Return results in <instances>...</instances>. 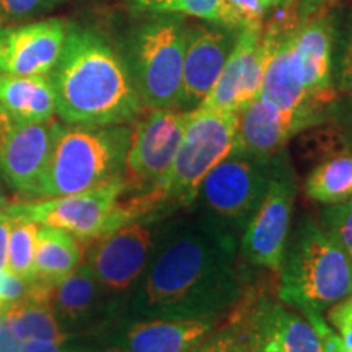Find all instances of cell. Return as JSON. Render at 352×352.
Masks as SVG:
<instances>
[{
	"label": "cell",
	"instance_id": "cell-38",
	"mask_svg": "<svg viewBox=\"0 0 352 352\" xmlns=\"http://www.w3.org/2000/svg\"><path fill=\"white\" fill-rule=\"evenodd\" d=\"M65 342L52 341H28L21 347V352H85L76 347H65Z\"/></svg>",
	"mask_w": 352,
	"mask_h": 352
},
{
	"label": "cell",
	"instance_id": "cell-4",
	"mask_svg": "<svg viewBox=\"0 0 352 352\" xmlns=\"http://www.w3.org/2000/svg\"><path fill=\"white\" fill-rule=\"evenodd\" d=\"M279 276V298L305 316L321 315L352 294V263L310 219L287 239Z\"/></svg>",
	"mask_w": 352,
	"mask_h": 352
},
{
	"label": "cell",
	"instance_id": "cell-40",
	"mask_svg": "<svg viewBox=\"0 0 352 352\" xmlns=\"http://www.w3.org/2000/svg\"><path fill=\"white\" fill-rule=\"evenodd\" d=\"M342 121H344V131L346 135L352 138V95H347V100L344 101L342 107Z\"/></svg>",
	"mask_w": 352,
	"mask_h": 352
},
{
	"label": "cell",
	"instance_id": "cell-8",
	"mask_svg": "<svg viewBox=\"0 0 352 352\" xmlns=\"http://www.w3.org/2000/svg\"><path fill=\"white\" fill-rule=\"evenodd\" d=\"M126 189L124 175H118L88 191L12 204L3 212L33 220L38 226L63 228L78 240H98L109 233L113 210Z\"/></svg>",
	"mask_w": 352,
	"mask_h": 352
},
{
	"label": "cell",
	"instance_id": "cell-43",
	"mask_svg": "<svg viewBox=\"0 0 352 352\" xmlns=\"http://www.w3.org/2000/svg\"><path fill=\"white\" fill-rule=\"evenodd\" d=\"M104 352H127V351L120 349V347H111V349H107Z\"/></svg>",
	"mask_w": 352,
	"mask_h": 352
},
{
	"label": "cell",
	"instance_id": "cell-36",
	"mask_svg": "<svg viewBox=\"0 0 352 352\" xmlns=\"http://www.w3.org/2000/svg\"><path fill=\"white\" fill-rule=\"evenodd\" d=\"M308 320L311 321L316 331H318L320 338H321V352H347L342 346V342L340 340L336 333L329 328V324L327 323V320L323 318L321 315H308Z\"/></svg>",
	"mask_w": 352,
	"mask_h": 352
},
{
	"label": "cell",
	"instance_id": "cell-9",
	"mask_svg": "<svg viewBox=\"0 0 352 352\" xmlns=\"http://www.w3.org/2000/svg\"><path fill=\"white\" fill-rule=\"evenodd\" d=\"M228 328L250 352H321V338L310 320L263 296L236 303Z\"/></svg>",
	"mask_w": 352,
	"mask_h": 352
},
{
	"label": "cell",
	"instance_id": "cell-15",
	"mask_svg": "<svg viewBox=\"0 0 352 352\" xmlns=\"http://www.w3.org/2000/svg\"><path fill=\"white\" fill-rule=\"evenodd\" d=\"M153 248L152 227L132 222L98 239L87 264L101 287L121 292L139 279Z\"/></svg>",
	"mask_w": 352,
	"mask_h": 352
},
{
	"label": "cell",
	"instance_id": "cell-19",
	"mask_svg": "<svg viewBox=\"0 0 352 352\" xmlns=\"http://www.w3.org/2000/svg\"><path fill=\"white\" fill-rule=\"evenodd\" d=\"M294 26L279 25L276 21L264 30L263 38L266 44V60L259 87L261 98L270 101L279 109L285 111H308L323 114V109L315 104L308 96L305 87L298 74L294 57L290 32Z\"/></svg>",
	"mask_w": 352,
	"mask_h": 352
},
{
	"label": "cell",
	"instance_id": "cell-6",
	"mask_svg": "<svg viewBox=\"0 0 352 352\" xmlns=\"http://www.w3.org/2000/svg\"><path fill=\"white\" fill-rule=\"evenodd\" d=\"M186 25L162 15L144 25L134 39V85L151 109L178 108Z\"/></svg>",
	"mask_w": 352,
	"mask_h": 352
},
{
	"label": "cell",
	"instance_id": "cell-16",
	"mask_svg": "<svg viewBox=\"0 0 352 352\" xmlns=\"http://www.w3.org/2000/svg\"><path fill=\"white\" fill-rule=\"evenodd\" d=\"M263 25L240 30L217 82L199 107L236 113L259 95L266 60Z\"/></svg>",
	"mask_w": 352,
	"mask_h": 352
},
{
	"label": "cell",
	"instance_id": "cell-33",
	"mask_svg": "<svg viewBox=\"0 0 352 352\" xmlns=\"http://www.w3.org/2000/svg\"><path fill=\"white\" fill-rule=\"evenodd\" d=\"M196 352H250V349L239 334L228 328L227 331H220L212 338H208Z\"/></svg>",
	"mask_w": 352,
	"mask_h": 352
},
{
	"label": "cell",
	"instance_id": "cell-28",
	"mask_svg": "<svg viewBox=\"0 0 352 352\" xmlns=\"http://www.w3.org/2000/svg\"><path fill=\"white\" fill-rule=\"evenodd\" d=\"M220 2H222L220 25L241 30L263 25L267 10L279 6L280 0H220Z\"/></svg>",
	"mask_w": 352,
	"mask_h": 352
},
{
	"label": "cell",
	"instance_id": "cell-11",
	"mask_svg": "<svg viewBox=\"0 0 352 352\" xmlns=\"http://www.w3.org/2000/svg\"><path fill=\"white\" fill-rule=\"evenodd\" d=\"M60 124L30 122L0 108V173L23 195H36Z\"/></svg>",
	"mask_w": 352,
	"mask_h": 352
},
{
	"label": "cell",
	"instance_id": "cell-30",
	"mask_svg": "<svg viewBox=\"0 0 352 352\" xmlns=\"http://www.w3.org/2000/svg\"><path fill=\"white\" fill-rule=\"evenodd\" d=\"M60 0H0V23L23 21L50 12Z\"/></svg>",
	"mask_w": 352,
	"mask_h": 352
},
{
	"label": "cell",
	"instance_id": "cell-1",
	"mask_svg": "<svg viewBox=\"0 0 352 352\" xmlns=\"http://www.w3.org/2000/svg\"><path fill=\"white\" fill-rule=\"evenodd\" d=\"M236 241L214 219L182 222L145 272L134 308L145 318L214 320L239 303Z\"/></svg>",
	"mask_w": 352,
	"mask_h": 352
},
{
	"label": "cell",
	"instance_id": "cell-42",
	"mask_svg": "<svg viewBox=\"0 0 352 352\" xmlns=\"http://www.w3.org/2000/svg\"><path fill=\"white\" fill-rule=\"evenodd\" d=\"M6 310H7V307H0V323H2L3 316H6Z\"/></svg>",
	"mask_w": 352,
	"mask_h": 352
},
{
	"label": "cell",
	"instance_id": "cell-5",
	"mask_svg": "<svg viewBox=\"0 0 352 352\" xmlns=\"http://www.w3.org/2000/svg\"><path fill=\"white\" fill-rule=\"evenodd\" d=\"M131 134L118 126H60L34 196L77 195L122 175Z\"/></svg>",
	"mask_w": 352,
	"mask_h": 352
},
{
	"label": "cell",
	"instance_id": "cell-23",
	"mask_svg": "<svg viewBox=\"0 0 352 352\" xmlns=\"http://www.w3.org/2000/svg\"><path fill=\"white\" fill-rule=\"evenodd\" d=\"M82 254V246L76 236L63 228L41 226L34 248L33 280L56 285L80 266Z\"/></svg>",
	"mask_w": 352,
	"mask_h": 352
},
{
	"label": "cell",
	"instance_id": "cell-22",
	"mask_svg": "<svg viewBox=\"0 0 352 352\" xmlns=\"http://www.w3.org/2000/svg\"><path fill=\"white\" fill-rule=\"evenodd\" d=\"M0 108L30 122H44L56 114V98L47 76H0Z\"/></svg>",
	"mask_w": 352,
	"mask_h": 352
},
{
	"label": "cell",
	"instance_id": "cell-3",
	"mask_svg": "<svg viewBox=\"0 0 352 352\" xmlns=\"http://www.w3.org/2000/svg\"><path fill=\"white\" fill-rule=\"evenodd\" d=\"M236 126L235 111L202 107L188 111L182 144L170 168L142 195L132 197L142 217L164 208L192 204L202 179L235 151Z\"/></svg>",
	"mask_w": 352,
	"mask_h": 352
},
{
	"label": "cell",
	"instance_id": "cell-25",
	"mask_svg": "<svg viewBox=\"0 0 352 352\" xmlns=\"http://www.w3.org/2000/svg\"><path fill=\"white\" fill-rule=\"evenodd\" d=\"M305 192L320 204H340L352 197V155L336 153L311 170L305 179Z\"/></svg>",
	"mask_w": 352,
	"mask_h": 352
},
{
	"label": "cell",
	"instance_id": "cell-26",
	"mask_svg": "<svg viewBox=\"0 0 352 352\" xmlns=\"http://www.w3.org/2000/svg\"><path fill=\"white\" fill-rule=\"evenodd\" d=\"M12 230L8 239L7 270L26 283L33 280L34 248H36L38 223L23 217H12Z\"/></svg>",
	"mask_w": 352,
	"mask_h": 352
},
{
	"label": "cell",
	"instance_id": "cell-35",
	"mask_svg": "<svg viewBox=\"0 0 352 352\" xmlns=\"http://www.w3.org/2000/svg\"><path fill=\"white\" fill-rule=\"evenodd\" d=\"M341 2L342 0H297V23H303V21L315 19V16L327 15V13L333 12V8Z\"/></svg>",
	"mask_w": 352,
	"mask_h": 352
},
{
	"label": "cell",
	"instance_id": "cell-2",
	"mask_svg": "<svg viewBox=\"0 0 352 352\" xmlns=\"http://www.w3.org/2000/svg\"><path fill=\"white\" fill-rule=\"evenodd\" d=\"M47 77L56 113L72 126H116L142 109L126 64L95 33L69 30L63 54Z\"/></svg>",
	"mask_w": 352,
	"mask_h": 352
},
{
	"label": "cell",
	"instance_id": "cell-10",
	"mask_svg": "<svg viewBox=\"0 0 352 352\" xmlns=\"http://www.w3.org/2000/svg\"><path fill=\"white\" fill-rule=\"evenodd\" d=\"M296 186L287 162L276 166L266 196L245 227L241 254L250 263L279 274L289 239Z\"/></svg>",
	"mask_w": 352,
	"mask_h": 352
},
{
	"label": "cell",
	"instance_id": "cell-18",
	"mask_svg": "<svg viewBox=\"0 0 352 352\" xmlns=\"http://www.w3.org/2000/svg\"><path fill=\"white\" fill-rule=\"evenodd\" d=\"M236 147L233 153L270 157L274 155L298 132L318 124L323 114L308 111H285L261 96L236 111Z\"/></svg>",
	"mask_w": 352,
	"mask_h": 352
},
{
	"label": "cell",
	"instance_id": "cell-17",
	"mask_svg": "<svg viewBox=\"0 0 352 352\" xmlns=\"http://www.w3.org/2000/svg\"><path fill=\"white\" fill-rule=\"evenodd\" d=\"M338 26L333 12L297 23L290 32L294 57L308 96L321 108L336 98L333 83V56Z\"/></svg>",
	"mask_w": 352,
	"mask_h": 352
},
{
	"label": "cell",
	"instance_id": "cell-12",
	"mask_svg": "<svg viewBox=\"0 0 352 352\" xmlns=\"http://www.w3.org/2000/svg\"><path fill=\"white\" fill-rule=\"evenodd\" d=\"M188 111L152 109L131 134L126 153L124 179L129 188L152 186L166 173L182 144Z\"/></svg>",
	"mask_w": 352,
	"mask_h": 352
},
{
	"label": "cell",
	"instance_id": "cell-21",
	"mask_svg": "<svg viewBox=\"0 0 352 352\" xmlns=\"http://www.w3.org/2000/svg\"><path fill=\"white\" fill-rule=\"evenodd\" d=\"M51 287L33 280L25 296L7 307L3 320L23 344L28 341L65 342L69 340L52 308Z\"/></svg>",
	"mask_w": 352,
	"mask_h": 352
},
{
	"label": "cell",
	"instance_id": "cell-37",
	"mask_svg": "<svg viewBox=\"0 0 352 352\" xmlns=\"http://www.w3.org/2000/svg\"><path fill=\"white\" fill-rule=\"evenodd\" d=\"M13 219L2 210L0 212V271L7 270L8 263V239H10ZM8 271V270H7Z\"/></svg>",
	"mask_w": 352,
	"mask_h": 352
},
{
	"label": "cell",
	"instance_id": "cell-27",
	"mask_svg": "<svg viewBox=\"0 0 352 352\" xmlns=\"http://www.w3.org/2000/svg\"><path fill=\"white\" fill-rule=\"evenodd\" d=\"M138 12L162 13V15H184L222 23V2L220 0H129Z\"/></svg>",
	"mask_w": 352,
	"mask_h": 352
},
{
	"label": "cell",
	"instance_id": "cell-31",
	"mask_svg": "<svg viewBox=\"0 0 352 352\" xmlns=\"http://www.w3.org/2000/svg\"><path fill=\"white\" fill-rule=\"evenodd\" d=\"M333 83L338 94L352 95V15L341 43L336 64V77H334Z\"/></svg>",
	"mask_w": 352,
	"mask_h": 352
},
{
	"label": "cell",
	"instance_id": "cell-41",
	"mask_svg": "<svg viewBox=\"0 0 352 352\" xmlns=\"http://www.w3.org/2000/svg\"><path fill=\"white\" fill-rule=\"evenodd\" d=\"M7 208V201H6V197H3V195H2V189H0V212H2L3 209Z\"/></svg>",
	"mask_w": 352,
	"mask_h": 352
},
{
	"label": "cell",
	"instance_id": "cell-14",
	"mask_svg": "<svg viewBox=\"0 0 352 352\" xmlns=\"http://www.w3.org/2000/svg\"><path fill=\"white\" fill-rule=\"evenodd\" d=\"M69 30L60 19L0 28V76H50L63 54Z\"/></svg>",
	"mask_w": 352,
	"mask_h": 352
},
{
	"label": "cell",
	"instance_id": "cell-34",
	"mask_svg": "<svg viewBox=\"0 0 352 352\" xmlns=\"http://www.w3.org/2000/svg\"><path fill=\"white\" fill-rule=\"evenodd\" d=\"M28 285L30 283L12 274L10 271H0V307H8L10 303L20 300L28 290Z\"/></svg>",
	"mask_w": 352,
	"mask_h": 352
},
{
	"label": "cell",
	"instance_id": "cell-39",
	"mask_svg": "<svg viewBox=\"0 0 352 352\" xmlns=\"http://www.w3.org/2000/svg\"><path fill=\"white\" fill-rule=\"evenodd\" d=\"M23 342L15 336L7 321L3 320L0 323V352H21Z\"/></svg>",
	"mask_w": 352,
	"mask_h": 352
},
{
	"label": "cell",
	"instance_id": "cell-20",
	"mask_svg": "<svg viewBox=\"0 0 352 352\" xmlns=\"http://www.w3.org/2000/svg\"><path fill=\"white\" fill-rule=\"evenodd\" d=\"M212 324V320H144L127 329L122 346L127 352H196Z\"/></svg>",
	"mask_w": 352,
	"mask_h": 352
},
{
	"label": "cell",
	"instance_id": "cell-24",
	"mask_svg": "<svg viewBox=\"0 0 352 352\" xmlns=\"http://www.w3.org/2000/svg\"><path fill=\"white\" fill-rule=\"evenodd\" d=\"M96 296L98 283L88 264H80L76 271L51 287V303L57 318L70 323H76L88 315Z\"/></svg>",
	"mask_w": 352,
	"mask_h": 352
},
{
	"label": "cell",
	"instance_id": "cell-7",
	"mask_svg": "<svg viewBox=\"0 0 352 352\" xmlns=\"http://www.w3.org/2000/svg\"><path fill=\"white\" fill-rule=\"evenodd\" d=\"M280 158L232 153L202 179L197 197L215 217L245 228L266 196Z\"/></svg>",
	"mask_w": 352,
	"mask_h": 352
},
{
	"label": "cell",
	"instance_id": "cell-29",
	"mask_svg": "<svg viewBox=\"0 0 352 352\" xmlns=\"http://www.w3.org/2000/svg\"><path fill=\"white\" fill-rule=\"evenodd\" d=\"M320 227L352 263V197L340 204L328 206L321 212Z\"/></svg>",
	"mask_w": 352,
	"mask_h": 352
},
{
	"label": "cell",
	"instance_id": "cell-13",
	"mask_svg": "<svg viewBox=\"0 0 352 352\" xmlns=\"http://www.w3.org/2000/svg\"><path fill=\"white\" fill-rule=\"evenodd\" d=\"M239 33L219 23L186 26L178 108L191 111L199 107L217 82Z\"/></svg>",
	"mask_w": 352,
	"mask_h": 352
},
{
	"label": "cell",
	"instance_id": "cell-44",
	"mask_svg": "<svg viewBox=\"0 0 352 352\" xmlns=\"http://www.w3.org/2000/svg\"><path fill=\"white\" fill-rule=\"evenodd\" d=\"M283 2H292V0H280V3H283Z\"/></svg>",
	"mask_w": 352,
	"mask_h": 352
},
{
	"label": "cell",
	"instance_id": "cell-32",
	"mask_svg": "<svg viewBox=\"0 0 352 352\" xmlns=\"http://www.w3.org/2000/svg\"><path fill=\"white\" fill-rule=\"evenodd\" d=\"M328 321L347 352H352V294L328 308Z\"/></svg>",
	"mask_w": 352,
	"mask_h": 352
}]
</instances>
